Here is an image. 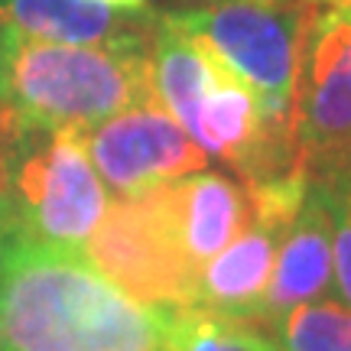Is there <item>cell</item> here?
<instances>
[{
    "label": "cell",
    "mask_w": 351,
    "mask_h": 351,
    "mask_svg": "<svg viewBox=\"0 0 351 351\" xmlns=\"http://www.w3.org/2000/svg\"><path fill=\"white\" fill-rule=\"evenodd\" d=\"M7 351H163L166 309L114 287L85 254L10 231L0 247Z\"/></svg>",
    "instance_id": "cell-1"
},
{
    "label": "cell",
    "mask_w": 351,
    "mask_h": 351,
    "mask_svg": "<svg viewBox=\"0 0 351 351\" xmlns=\"http://www.w3.org/2000/svg\"><path fill=\"white\" fill-rule=\"evenodd\" d=\"M150 98V49L62 46L0 26V121L7 124L88 130Z\"/></svg>",
    "instance_id": "cell-2"
},
{
    "label": "cell",
    "mask_w": 351,
    "mask_h": 351,
    "mask_svg": "<svg viewBox=\"0 0 351 351\" xmlns=\"http://www.w3.org/2000/svg\"><path fill=\"white\" fill-rule=\"evenodd\" d=\"M0 199L13 231L46 247L85 254L111 205L82 127H16L0 121Z\"/></svg>",
    "instance_id": "cell-3"
},
{
    "label": "cell",
    "mask_w": 351,
    "mask_h": 351,
    "mask_svg": "<svg viewBox=\"0 0 351 351\" xmlns=\"http://www.w3.org/2000/svg\"><path fill=\"white\" fill-rule=\"evenodd\" d=\"M319 7V0H212L166 16L251 88L274 124L293 130L302 43Z\"/></svg>",
    "instance_id": "cell-4"
},
{
    "label": "cell",
    "mask_w": 351,
    "mask_h": 351,
    "mask_svg": "<svg viewBox=\"0 0 351 351\" xmlns=\"http://www.w3.org/2000/svg\"><path fill=\"white\" fill-rule=\"evenodd\" d=\"M85 257L101 274L153 309H189L199 270L189 263L166 208V186L111 199L85 244Z\"/></svg>",
    "instance_id": "cell-5"
},
{
    "label": "cell",
    "mask_w": 351,
    "mask_h": 351,
    "mask_svg": "<svg viewBox=\"0 0 351 351\" xmlns=\"http://www.w3.org/2000/svg\"><path fill=\"white\" fill-rule=\"evenodd\" d=\"M293 140L309 182L351 176V13L319 7L293 95Z\"/></svg>",
    "instance_id": "cell-6"
},
{
    "label": "cell",
    "mask_w": 351,
    "mask_h": 351,
    "mask_svg": "<svg viewBox=\"0 0 351 351\" xmlns=\"http://www.w3.org/2000/svg\"><path fill=\"white\" fill-rule=\"evenodd\" d=\"M85 147L111 199L169 186L208 169V156L156 98L88 127Z\"/></svg>",
    "instance_id": "cell-7"
},
{
    "label": "cell",
    "mask_w": 351,
    "mask_h": 351,
    "mask_svg": "<svg viewBox=\"0 0 351 351\" xmlns=\"http://www.w3.org/2000/svg\"><path fill=\"white\" fill-rule=\"evenodd\" d=\"M0 26L26 39L62 46H140L150 49L156 13L117 10L95 0H0Z\"/></svg>",
    "instance_id": "cell-8"
},
{
    "label": "cell",
    "mask_w": 351,
    "mask_h": 351,
    "mask_svg": "<svg viewBox=\"0 0 351 351\" xmlns=\"http://www.w3.org/2000/svg\"><path fill=\"white\" fill-rule=\"evenodd\" d=\"M332 293H335L332 287V221H328L322 189L309 182L300 212L280 241L257 322L270 326L289 309L328 300Z\"/></svg>",
    "instance_id": "cell-9"
},
{
    "label": "cell",
    "mask_w": 351,
    "mask_h": 351,
    "mask_svg": "<svg viewBox=\"0 0 351 351\" xmlns=\"http://www.w3.org/2000/svg\"><path fill=\"white\" fill-rule=\"evenodd\" d=\"M166 208L189 263L202 270L251 221V199L238 179L202 169L166 186Z\"/></svg>",
    "instance_id": "cell-10"
},
{
    "label": "cell",
    "mask_w": 351,
    "mask_h": 351,
    "mask_svg": "<svg viewBox=\"0 0 351 351\" xmlns=\"http://www.w3.org/2000/svg\"><path fill=\"white\" fill-rule=\"evenodd\" d=\"M163 351H280L274 335L251 319L208 313V309H173L166 313Z\"/></svg>",
    "instance_id": "cell-11"
},
{
    "label": "cell",
    "mask_w": 351,
    "mask_h": 351,
    "mask_svg": "<svg viewBox=\"0 0 351 351\" xmlns=\"http://www.w3.org/2000/svg\"><path fill=\"white\" fill-rule=\"evenodd\" d=\"M263 328L280 351H351V306L339 300L296 306Z\"/></svg>",
    "instance_id": "cell-12"
},
{
    "label": "cell",
    "mask_w": 351,
    "mask_h": 351,
    "mask_svg": "<svg viewBox=\"0 0 351 351\" xmlns=\"http://www.w3.org/2000/svg\"><path fill=\"white\" fill-rule=\"evenodd\" d=\"M332 221V287L339 302L351 306V176L315 182Z\"/></svg>",
    "instance_id": "cell-13"
},
{
    "label": "cell",
    "mask_w": 351,
    "mask_h": 351,
    "mask_svg": "<svg viewBox=\"0 0 351 351\" xmlns=\"http://www.w3.org/2000/svg\"><path fill=\"white\" fill-rule=\"evenodd\" d=\"M95 3L117 7V10H143V7H147V0H95Z\"/></svg>",
    "instance_id": "cell-14"
},
{
    "label": "cell",
    "mask_w": 351,
    "mask_h": 351,
    "mask_svg": "<svg viewBox=\"0 0 351 351\" xmlns=\"http://www.w3.org/2000/svg\"><path fill=\"white\" fill-rule=\"evenodd\" d=\"M13 231L10 225V215H7V205H3V199H0V247H3V241H7V234Z\"/></svg>",
    "instance_id": "cell-15"
},
{
    "label": "cell",
    "mask_w": 351,
    "mask_h": 351,
    "mask_svg": "<svg viewBox=\"0 0 351 351\" xmlns=\"http://www.w3.org/2000/svg\"><path fill=\"white\" fill-rule=\"evenodd\" d=\"M322 7H332V10H351V0H319Z\"/></svg>",
    "instance_id": "cell-16"
},
{
    "label": "cell",
    "mask_w": 351,
    "mask_h": 351,
    "mask_svg": "<svg viewBox=\"0 0 351 351\" xmlns=\"http://www.w3.org/2000/svg\"><path fill=\"white\" fill-rule=\"evenodd\" d=\"M0 351H7V335H3V319H0Z\"/></svg>",
    "instance_id": "cell-17"
},
{
    "label": "cell",
    "mask_w": 351,
    "mask_h": 351,
    "mask_svg": "<svg viewBox=\"0 0 351 351\" xmlns=\"http://www.w3.org/2000/svg\"><path fill=\"white\" fill-rule=\"evenodd\" d=\"M345 13H351V10H345Z\"/></svg>",
    "instance_id": "cell-18"
}]
</instances>
